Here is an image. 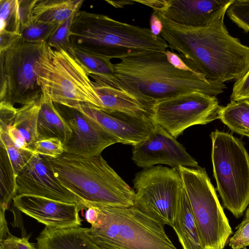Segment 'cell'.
Instances as JSON below:
<instances>
[{
  "instance_id": "cell-1",
  "label": "cell",
  "mask_w": 249,
  "mask_h": 249,
  "mask_svg": "<svg viewBox=\"0 0 249 249\" xmlns=\"http://www.w3.org/2000/svg\"><path fill=\"white\" fill-rule=\"evenodd\" d=\"M160 35L176 51L183 64L209 81L224 83L237 80L249 70V47L231 36L224 24L225 15L202 27L175 23L156 10Z\"/></svg>"
},
{
  "instance_id": "cell-2",
  "label": "cell",
  "mask_w": 249,
  "mask_h": 249,
  "mask_svg": "<svg viewBox=\"0 0 249 249\" xmlns=\"http://www.w3.org/2000/svg\"><path fill=\"white\" fill-rule=\"evenodd\" d=\"M113 66L114 79L119 89L156 102L192 92L215 96L227 88L224 83L209 81L189 68L176 66L166 51L133 53Z\"/></svg>"
},
{
  "instance_id": "cell-3",
  "label": "cell",
  "mask_w": 249,
  "mask_h": 249,
  "mask_svg": "<svg viewBox=\"0 0 249 249\" xmlns=\"http://www.w3.org/2000/svg\"><path fill=\"white\" fill-rule=\"evenodd\" d=\"M70 39L73 48L112 59L143 51L164 52L166 41L151 28L121 22L85 11L75 13Z\"/></svg>"
},
{
  "instance_id": "cell-4",
  "label": "cell",
  "mask_w": 249,
  "mask_h": 249,
  "mask_svg": "<svg viewBox=\"0 0 249 249\" xmlns=\"http://www.w3.org/2000/svg\"><path fill=\"white\" fill-rule=\"evenodd\" d=\"M44 159L55 178L82 201L86 210L89 205H134V190L101 155L85 157L65 153Z\"/></svg>"
},
{
  "instance_id": "cell-5",
  "label": "cell",
  "mask_w": 249,
  "mask_h": 249,
  "mask_svg": "<svg viewBox=\"0 0 249 249\" xmlns=\"http://www.w3.org/2000/svg\"><path fill=\"white\" fill-rule=\"evenodd\" d=\"M93 206L98 216L86 233L100 249H177L165 225L134 205Z\"/></svg>"
},
{
  "instance_id": "cell-6",
  "label": "cell",
  "mask_w": 249,
  "mask_h": 249,
  "mask_svg": "<svg viewBox=\"0 0 249 249\" xmlns=\"http://www.w3.org/2000/svg\"><path fill=\"white\" fill-rule=\"evenodd\" d=\"M36 68L42 92L53 103L71 109L88 104L102 110L88 70L75 55L53 49L46 42Z\"/></svg>"
},
{
  "instance_id": "cell-7",
  "label": "cell",
  "mask_w": 249,
  "mask_h": 249,
  "mask_svg": "<svg viewBox=\"0 0 249 249\" xmlns=\"http://www.w3.org/2000/svg\"><path fill=\"white\" fill-rule=\"evenodd\" d=\"M210 136L217 190L224 207L239 218L249 204V155L231 134L216 130Z\"/></svg>"
},
{
  "instance_id": "cell-8",
  "label": "cell",
  "mask_w": 249,
  "mask_h": 249,
  "mask_svg": "<svg viewBox=\"0 0 249 249\" xmlns=\"http://www.w3.org/2000/svg\"><path fill=\"white\" fill-rule=\"evenodd\" d=\"M178 169L204 249H223L232 231L205 168Z\"/></svg>"
},
{
  "instance_id": "cell-9",
  "label": "cell",
  "mask_w": 249,
  "mask_h": 249,
  "mask_svg": "<svg viewBox=\"0 0 249 249\" xmlns=\"http://www.w3.org/2000/svg\"><path fill=\"white\" fill-rule=\"evenodd\" d=\"M46 42H29L20 37L0 52V102L23 106L39 99L36 62Z\"/></svg>"
},
{
  "instance_id": "cell-10",
  "label": "cell",
  "mask_w": 249,
  "mask_h": 249,
  "mask_svg": "<svg viewBox=\"0 0 249 249\" xmlns=\"http://www.w3.org/2000/svg\"><path fill=\"white\" fill-rule=\"evenodd\" d=\"M133 183L134 206L172 227L183 188L178 169L161 165L144 168L135 175Z\"/></svg>"
},
{
  "instance_id": "cell-11",
  "label": "cell",
  "mask_w": 249,
  "mask_h": 249,
  "mask_svg": "<svg viewBox=\"0 0 249 249\" xmlns=\"http://www.w3.org/2000/svg\"><path fill=\"white\" fill-rule=\"evenodd\" d=\"M221 107L215 96L192 92L157 102L150 120L176 139L188 127L219 119Z\"/></svg>"
},
{
  "instance_id": "cell-12",
  "label": "cell",
  "mask_w": 249,
  "mask_h": 249,
  "mask_svg": "<svg viewBox=\"0 0 249 249\" xmlns=\"http://www.w3.org/2000/svg\"><path fill=\"white\" fill-rule=\"evenodd\" d=\"M132 159L137 166L143 168L159 164L177 168L180 166L199 167L196 160L176 138L155 124L149 136L133 146Z\"/></svg>"
},
{
  "instance_id": "cell-13",
  "label": "cell",
  "mask_w": 249,
  "mask_h": 249,
  "mask_svg": "<svg viewBox=\"0 0 249 249\" xmlns=\"http://www.w3.org/2000/svg\"><path fill=\"white\" fill-rule=\"evenodd\" d=\"M234 0H135L156 10L169 20L192 27L206 26L223 15Z\"/></svg>"
},
{
  "instance_id": "cell-14",
  "label": "cell",
  "mask_w": 249,
  "mask_h": 249,
  "mask_svg": "<svg viewBox=\"0 0 249 249\" xmlns=\"http://www.w3.org/2000/svg\"><path fill=\"white\" fill-rule=\"evenodd\" d=\"M17 195H31L69 203L82 201L55 178L44 157L35 154L16 177Z\"/></svg>"
},
{
  "instance_id": "cell-15",
  "label": "cell",
  "mask_w": 249,
  "mask_h": 249,
  "mask_svg": "<svg viewBox=\"0 0 249 249\" xmlns=\"http://www.w3.org/2000/svg\"><path fill=\"white\" fill-rule=\"evenodd\" d=\"M13 200L19 211L47 227L66 228L81 225L79 212L84 209L81 204L26 195H17Z\"/></svg>"
},
{
  "instance_id": "cell-16",
  "label": "cell",
  "mask_w": 249,
  "mask_h": 249,
  "mask_svg": "<svg viewBox=\"0 0 249 249\" xmlns=\"http://www.w3.org/2000/svg\"><path fill=\"white\" fill-rule=\"evenodd\" d=\"M70 109V117L65 119L72 135L64 144L65 153L85 157L96 156L107 147L120 143L96 122L75 109Z\"/></svg>"
},
{
  "instance_id": "cell-17",
  "label": "cell",
  "mask_w": 249,
  "mask_h": 249,
  "mask_svg": "<svg viewBox=\"0 0 249 249\" xmlns=\"http://www.w3.org/2000/svg\"><path fill=\"white\" fill-rule=\"evenodd\" d=\"M74 109L96 122L120 143L133 146L145 140L154 127L150 119L121 112L107 113L88 104H81Z\"/></svg>"
},
{
  "instance_id": "cell-18",
  "label": "cell",
  "mask_w": 249,
  "mask_h": 249,
  "mask_svg": "<svg viewBox=\"0 0 249 249\" xmlns=\"http://www.w3.org/2000/svg\"><path fill=\"white\" fill-rule=\"evenodd\" d=\"M93 80L99 97L102 110L107 112H121L138 118L150 119L154 100L145 96H137L109 85L88 70Z\"/></svg>"
},
{
  "instance_id": "cell-19",
  "label": "cell",
  "mask_w": 249,
  "mask_h": 249,
  "mask_svg": "<svg viewBox=\"0 0 249 249\" xmlns=\"http://www.w3.org/2000/svg\"><path fill=\"white\" fill-rule=\"evenodd\" d=\"M81 226L57 228L46 226L36 238L37 249H100Z\"/></svg>"
},
{
  "instance_id": "cell-20",
  "label": "cell",
  "mask_w": 249,
  "mask_h": 249,
  "mask_svg": "<svg viewBox=\"0 0 249 249\" xmlns=\"http://www.w3.org/2000/svg\"><path fill=\"white\" fill-rule=\"evenodd\" d=\"M39 103L37 121L38 140L56 138L65 144L72 135V131L66 120L56 109L49 97L43 92L39 98Z\"/></svg>"
},
{
  "instance_id": "cell-21",
  "label": "cell",
  "mask_w": 249,
  "mask_h": 249,
  "mask_svg": "<svg viewBox=\"0 0 249 249\" xmlns=\"http://www.w3.org/2000/svg\"><path fill=\"white\" fill-rule=\"evenodd\" d=\"M172 228L183 249H204L184 187L178 201Z\"/></svg>"
},
{
  "instance_id": "cell-22",
  "label": "cell",
  "mask_w": 249,
  "mask_h": 249,
  "mask_svg": "<svg viewBox=\"0 0 249 249\" xmlns=\"http://www.w3.org/2000/svg\"><path fill=\"white\" fill-rule=\"evenodd\" d=\"M84 0H34L31 11L32 22L58 25L75 14Z\"/></svg>"
},
{
  "instance_id": "cell-23",
  "label": "cell",
  "mask_w": 249,
  "mask_h": 249,
  "mask_svg": "<svg viewBox=\"0 0 249 249\" xmlns=\"http://www.w3.org/2000/svg\"><path fill=\"white\" fill-rule=\"evenodd\" d=\"M39 110V99L22 106L17 108L13 124L25 138L28 148L33 152L35 144L38 140L37 121Z\"/></svg>"
},
{
  "instance_id": "cell-24",
  "label": "cell",
  "mask_w": 249,
  "mask_h": 249,
  "mask_svg": "<svg viewBox=\"0 0 249 249\" xmlns=\"http://www.w3.org/2000/svg\"><path fill=\"white\" fill-rule=\"evenodd\" d=\"M219 119L233 132L249 137V101H231L221 107Z\"/></svg>"
},
{
  "instance_id": "cell-25",
  "label": "cell",
  "mask_w": 249,
  "mask_h": 249,
  "mask_svg": "<svg viewBox=\"0 0 249 249\" xmlns=\"http://www.w3.org/2000/svg\"><path fill=\"white\" fill-rule=\"evenodd\" d=\"M0 147V211L5 212L17 196L16 176L6 149Z\"/></svg>"
},
{
  "instance_id": "cell-26",
  "label": "cell",
  "mask_w": 249,
  "mask_h": 249,
  "mask_svg": "<svg viewBox=\"0 0 249 249\" xmlns=\"http://www.w3.org/2000/svg\"><path fill=\"white\" fill-rule=\"evenodd\" d=\"M0 32L7 31L20 34L19 0H0Z\"/></svg>"
},
{
  "instance_id": "cell-27",
  "label": "cell",
  "mask_w": 249,
  "mask_h": 249,
  "mask_svg": "<svg viewBox=\"0 0 249 249\" xmlns=\"http://www.w3.org/2000/svg\"><path fill=\"white\" fill-rule=\"evenodd\" d=\"M0 146L6 149L14 174L17 177L19 171L28 163L35 153L30 150L16 147L7 132L0 131Z\"/></svg>"
},
{
  "instance_id": "cell-28",
  "label": "cell",
  "mask_w": 249,
  "mask_h": 249,
  "mask_svg": "<svg viewBox=\"0 0 249 249\" xmlns=\"http://www.w3.org/2000/svg\"><path fill=\"white\" fill-rule=\"evenodd\" d=\"M73 53L76 57L88 71L108 76H114V66L110 59L75 48H73Z\"/></svg>"
},
{
  "instance_id": "cell-29",
  "label": "cell",
  "mask_w": 249,
  "mask_h": 249,
  "mask_svg": "<svg viewBox=\"0 0 249 249\" xmlns=\"http://www.w3.org/2000/svg\"><path fill=\"white\" fill-rule=\"evenodd\" d=\"M75 14L57 27L46 42L48 46L55 50H64L74 55L70 39V32Z\"/></svg>"
},
{
  "instance_id": "cell-30",
  "label": "cell",
  "mask_w": 249,
  "mask_h": 249,
  "mask_svg": "<svg viewBox=\"0 0 249 249\" xmlns=\"http://www.w3.org/2000/svg\"><path fill=\"white\" fill-rule=\"evenodd\" d=\"M58 25L40 22H32L22 29L20 34L21 37L27 42L33 43L47 42Z\"/></svg>"
},
{
  "instance_id": "cell-31",
  "label": "cell",
  "mask_w": 249,
  "mask_h": 249,
  "mask_svg": "<svg viewBox=\"0 0 249 249\" xmlns=\"http://www.w3.org/2000/svg\"><path fill=\"white\" fill-rule=\"evenodd\" d=\"M35 154L44 157L57 158L65 153L64 144L56 138L37 141L34 146Z\"/></svg>"
},
{
  "instance_id": "cell-32",
  "label": "cell",
  "mask_w": 249,
  "mask_h": 249,
  "mask_svg": "<svg viewBox=\"0 0 249 249\" xmlns=\"http://www.w3.org/2000/svg\"><path fill=\"white\" fill-rule=\"evenodd\" d=\"M229 245L232 249H242L249 246V217H245L238 225L229 239Z\"/></svg>"
},
{
  "instance_id": "cell-33",
  "label": "cell",
  "mask_w": 249,
  "mask_h": 249,
  "mask_svg": "<svg viewBox=\"0 0 249 249\" xmlns=\"http://www.w3.org/2000/svg\"><path fill=\"white\" fill-rule=\"evenodd\" d=\"M231 101H249V70L239 79L235 80L231 94Z\"/></svg>"
},
{
  "instance_id": "cell-34",
  "label": "cell",
  "mask_w": 249,
  "mask_h": 249,
  "mask_svg": "<svg viewBox=\"0 0 249 249\" xmlns=\"http://www.w3.org/2000/svg\"><path fill=\"white\" fill-rule=\"evenodd\" d=\"M29 237H18L10 233L0 241V249H37L35 244L29 242Z\"/></svg>"
},
{
  "instance_id": "cell-35",
  "label": "cell",
  "mask_w": 249,
  "mask_h": 249,
  "mask_svg": "<svg viewBox=\"0 0 249 249\" xmlns=\"http://www.w3.org/2000/svg\"><path fill=\"white\" fill-rule=\"evenodd\" d=\"M17 108L8 103L0 102V131L8 132L13 125Z\"/></svg>"
},
{
  "instance_id": "cell-36",
  "label": "cell",
  "mask_w": 249,
  "mask_h": 249,
  "mask_svg": "<svg viewBox=\"0 0 249 249\" xmlns=\"http://www.w3.org/2000/svg\"><path fill=\"white\" fill-rule=\"evenodd\" d=\"M7 132L16 147L21 149L30 150L25 138L15 126L13 125L10 126Z\"/></svg>"
},
{
  "instance_id": "cell-37",
  "label": "cell",
  "mask_w": 249,
  "mask_h": 249,
  "mask_svg": "<svg viewBox=\"0 0 249 249\" xmlns=\"http://www.w3.org/2000/svg\"><path fill=\"white\" fill-rule=\"evenodd\" d=\"M21 37L20 35L7 31L0 32V52L7 49Z\"/></svg>"
},
{
  "instance_id": "cell-38",
  "label": "cell",
  "mask_w": 249,
  "mask_h": 249,
  "mask_svg": "<svg viewBox=\"0 0 249 249\" xmlns=\"http://www.w3.org/2000/svg\"><path fill=\"white\" fill-rule=\"evenodd\" d=\"M106 2L111 4L113 6L116 8H123L124 7L125 5L132 4L134 2V0L131 1H111V0H105Z\"/></svg>"
},
{
  "instance_id": "cell-39",
  "label": "cell",
  "mask_w": 249,
  "mask_h": 249,
  "mask_svg": "<svg viewBox=\"0 0 249 249\" xmlns=\"http://www.w3.org/2000/svg\"><path fill=\"white\" fill-rule=\"evenodd\" d=\"M249 217V207L247 209V210L246 211V213H245V217Z\"/></svg>"
}]
</instances>
